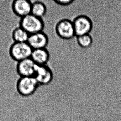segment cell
I'll use <instances>...</instances> for the list:
<instances>
[{
	"label": "cell",
	"mask_w": 121,
	"mask_h": 121,
	"mask_svg": "<svg viewBox=\"0 0 121 121\" xmlns=\"http://www.w3.org/2000/svg\"><path fill=\"white\" fill-rule=\"evenodd\" d=\"M19 26L31 35L43 31L45 27V23L43 18L31 14L20 18Z\"/></svg>",
	"instance_id": "6da1fadb"
},
{
	"label": "cell",
	"mask_w": 121,
	"mask_h": 121,
	"mask_svg": "<svg viewBox=\"0 0 121 121\" xmlns=\"http://www.w3.org/2000/svg\"><path fill=\"white\" fill-rule=\"evenodd\" d=\"M40 85L34 77H20L16 83V89L20 95L29 97L36 92Z\"/></svg>",
	"instance_id": "7a4b0ae2"
},
{
	"label": "cell",
	"mask_w": 121,
	"mask_h": 121,
	"mask_svg": "<svg viewBox=\"0 0 121 121\" xmlns=\"http://www.w3.org/2000/svg\"><path fill=\"white\" fill-rule=\"evenodd\" d=\"M33 49L27 42H13L9 49L10 57L18 62L31 57Z\"/></svg>",
	"instance_id": "3957f363"
},
{
	"label": "cell",
	"mask_w": 121,
	"mask_h": 121,
	"mask_svg": "<svg viewBox=\"0 0 121 121\" xmlns=\"http://www.w3.org/2000/svg\"><path fill=\"white\" fill-rule=\"evenodd\" d=\"M55 30L57 36L62 39L69 40L76 36L73 22L68 19L59 20L56 24Z\"/></svg>",
	"instance_id": "277c9868"
},
{
	"label": "cell",
	"mask_w": 121,
	"mask_h": 121,
	"mask_svg": "<svg viewBox=\"0 0 121 121\" xmlns=\"http://www.w3.org/2000/svg\"><path fill=\"white\" fill-rule=\"evenodd\" d=\"M76 36L90 34L93 27L91 19L86 15H78L72 21Z\"/></svg>",
	"instance_id": "5b68a950"
},
{
	"label": "cell",
	"mask_w": 121,
	"mask_h": 121,
	"mask_svg": "<svg viewBox=\"0 0 121 121\" xmlns=\"http://www.w3.org/2000/svg\"><path fill=\"white\" fill-rule=\"evenodd\" d=\"M34 77L40 85L46 86L52 82L53 79L54 75L52 69L47 65H36Z\"/></svg>",
	"instance_id": "8992f818"
},
{
	"label": "cell",
	"mask_w": 121,
	"mask_h": 121,
	"mask_svg": "<svg viewBox=\"0 0 121 121\" xmlns=\"http://www.w3.org/2000/svg\"><path fill=\"white\" fill-rule=\"evenodd\" d=\"M36 65L31 58L20 61L17 64V73L20 77H34Z\"/></svg>",
	"instance_id": "52a82bcc"
},
{
	"label": "cell",
	"mask_w": 121,
	"mask_h": 121,
	"mask_svg": "<svg viewBox=\"0 0 121 121\" xmlns=\"http://www.w3.org/2000/svg\"><path fill=\"white\" fill-rule=\"evenodd\" d=\"M32 3L29 0H15L12 3V10L16 16L22 18L31 14Z\"/></svg>",
	"instance_id": "ba28073f"
},
{
	"label": "cell",
	"mask_w": 121,
	"mask_h": 121,
	"mask_svg": "<svg viewBox=\"0 0 121 121\" xmlns=\"http://www.w3.org/2000/svg\"><path fill=\"white\" fill-rule=\"evenodd\" d=\"M49 43V38L43 31L30 35L27 43L32 49L46 48Z\"/></svg>",
	"instance_id": "9c48e42d"
},
{
	"label": "cell",
	"mask_w": 121,
	"mask_h": 121,
	"mask_svg": "<svg viewBox=\"0 0 121 121\" xmlns=\"http://www.w3.org/2000/svg\"><path fill=\"white\" fill-rule=\"evenodd\" d=\"M50 53L46 48L33 49L31 58L37 65H47L50 59Z\"/></svg>",
	"instance_id": "30bf717a"
},
{
	"label": "cell",
	"mask_w": 121,
	"mask_h": 121,
	"mask_svg": "<svg viewBox=\"0 0 121 121\" xmlns=\"http://www.w3.org/2000/svg\"><path fill=\"white\" fill-rule=\"evenodd\" d=\"M29 36L30 35L20 26L15 28L11 34L14 42H27Z\"/></svg>",
	"instance_id": "8fae6325"
},
{
	"label": "cell",
	"mask_w": 121,
	"mask_h": 121,
	"mask_svg": "<svg viewBox=\"0 0 121 121\" xmlns=\"http://www.w3.org/2000/svg\"><path fill=\"white\" fill-rule=\"evenodd\" d=\"M47 11L46 4L41 1H35L32 3L31 14L40 18H42Z\"/></svg>",
	"instance_id": "7c38bea8"
},
{
	"label": "cell",
	"mask_w": 121,
	"mask_h": 121,
	"mask_svg": "<svg viewBox=\"0 0 121 121\" xmlns=\"http://www.w3.org/2000/svg\"><path fill=\"white\" fill-rule=\"evenodd\" d=\"M76 37L77 44L83 48H88L93 44V39L90 34L83 35Z\"/></svg>",
	"instance_id": "4fadbf2b"
},
{
	"label": "cell",
	"mask_w": 121,
	"mask_h": 121,
	"mask_svg": "<svg viewBox=\"0 0 121 121\" xmlns=\"http://www.w3.org/2000/svg\"><path fill=\"white\" fill-rule=\"evenodd\" d=\"M74 0H55L54 2L56 4L61 6H67L73 3Z\"/></svg>",
	"instance_id": "5bb4252c"
}]
</instances>
